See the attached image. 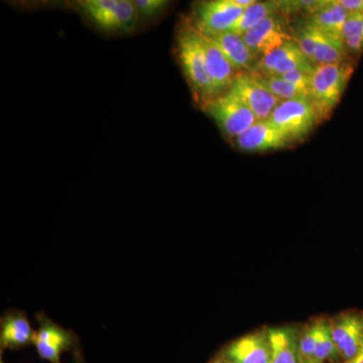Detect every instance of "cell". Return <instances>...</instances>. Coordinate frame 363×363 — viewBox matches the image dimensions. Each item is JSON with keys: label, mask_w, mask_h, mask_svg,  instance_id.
Here are the masks:
<instances>
[{"label": "cell", "mask_w": 363, "mask_h": 363, "mask_svg": "<svg viewBox=\"0 0 363 363\" xmlns=\"http://www.w3.org/2000/svg\"><path fill=\"white\" fill-rule=\"evenodd\" d=\"M177 51L184 75L203 108L214 99L207 71L201 33L191 21H183L177 35Z\"/></svg>", "instance_id": "obj_1"}, {"label": "cell", "mask_w": 363, "mask_h": 363, "mask_svg": "<svg viewBox=\"0 0 363 363\" xmlns=\"http://www.w3.org/2000/svg\"><path fill=\"white\" fill-rule=\"evenodd\" d=\"M353 68L350 64L316 66L312 74L309 100L318 118H327L340 101Z\"/></svg>", "instance_id": "obj_2"}, {"label": "cell", "mask_w": 363, "mask_h": 363, "mask_svg": "<svg viewBox=\"0 0 363 363\" xmlns=\"http://www.w3.org/2000/svg\"><path fill=\"white\" fill-rule=\"evenodd\" d=\"M77 6L107 33H130L138 26V11L130 0H82Z\"/></svg>", "instance_id": "obj_3"}, {"label": "cell", "mask_w": 363, "mask_h": 363, "mask_svg": "<svg viewBox=\"0 0 363 363\" xmlns=\"http://www.w3.org/2000/svg\"><path fill=\"white\" fill-rule=\"evenodd\" d=\"M204 109L222 133L230 138H238L257 121L247 105L231 91L215 98Z\"/></svg>", "instance_id": "obj_4"}, {"label": "cell", "mask_w": 363, "mask_h": 363, "mask_svg": "<svg viewBox=\"0 0 363 363\" xmlns=\"http://www.w3.org/2000/svg\"><path fill=\"white\" fill-rule=\"evenodd\" d=\"M269 121L283 131L291 142L303 140L319 123L316 111L308 98L281 102L272 112Z\"/></svg>", "instance_id": "obj_5"}, {"label": "cell", "mask_w": 363, "mask_h": 363, "mask_svg": "<svg viewBox=\"0 0 363 363\" xmlns=\"http://www.w3.org/2000/svg\"><path fill=\"white\" fill-rule=\"evenodd\" d=\"M243 11L245 9L235 0L197 2L194 6V25L200 33L206 35L231 32Z\"/></svg>", "instance_id": "obj_6"}, {"label": "cell", "mask_w": 363, "mask_h": 363, "mask_svg": "<svg viewBox=\"0 0 363 363\" xmlns=\"http://www.w3.org/2000/svg\"><path fill=\"white\" fill-rule=\"evenodd\" d=\"M315 68L316 66L305 56L298 45L290 40L271 54L260 58L250 73L279 77L289 72L301 70L312 75Z\"/></svg>", "instance_id": "obj_7"}, {"label": "cell", "mask_w": 363, "mask_h": 363, "mask_svg": "<svg viewBox=\"0 0 363 363\" xmlns=\"http://www.w3.org/2000/svg\"><path fill=\"white\" fill-rule=\"evenodd\" d=\"M240 98L257 117V121H267L281 100L272 95L255 74L242 72L229 90Z\"/></svg>", "instance_id": "obj_8"}, {"label": "cell", "mask_w": 363, "mask_h": 363, "mask_svg": "<svg viewBox=\"0 0 363 363\" xmlns=\"http://www.w3.org/2000/svg\"><path fill=\"white\" fill-rule=\"evenodd\" d=\"M286 21L283 13L276 14L242 35L245 44L259 60L294 40Z\"/></svg>", "instance_id": "obj_9"}, {"label": "cell", "mask_w": 363, "mask_h": 363, "mask_svg": "<svg viewBox=\"0 0 363 363\" xmlns=\"http://www.w3.org/2000/svg\"><path fill=\"white\" fill-rule=\"evenodd\" d=\"M39 328L35 332V344L40 357L51 363H61L62 353L71 350L75 337L70 331L54 323L45 315H38Z\"/></svg>", "instance_id": "obj_10"}, {"label": "cell", "mask_w": 363, "mask_h": 363, "mask_svg": "<svg viewBox=\"0 0 363 363\" xmlns=\"http://www.w3.org/2000/svg\"><path fill=\"white\" fill-rule=\"evenodd\" d=\"M331 323L339 355L350 362L363 350V315L343 313L331 320Z\"/></svg>", "instance_id": "obj_11"}, {"label": "cell", "mask_w": 363, "mask_h": 363, "mask_svg": "<svg viewBox=\"0 0 363 363\" xmlns=\"http://www.w3.org/2000/svg\"><path fill=\"white\" fill-rule=\"evenodd\" d=\"M201 33L203 48L210 80H211L215 98L225 94L233 87L234 81L240 72L236 70L224 52L219 49L213 40Z\"/></svg>", "instance_id": "obj_12"}, {"label": "cell", "mask_w": 363, "mask_h": 363, "mask_svg": "<svg viewBox=\"0 0 363 363\" xmlns=\"http://www.w3.org/2000/svg\"><path fill=\"white\" fill-rule=\"evenodd\" d=\"M223 358L229 363H272L269 332H255L234 341L224 350Z\"/></svg>", "instance_id": "obj_13"}, {"label": "cell", "mask_w": 363, "mask_h": 363, "mask_svg": "<svg viewBox=\"0 0 363 363\" xmlns=\"http://www.w3.org/2000/svg\"><path fill=\"white\" fill-rule=\"evenodd\" d=\"M290 143V138L269 119L257 121L252 128L235 138L238 149L245 152H266L283 149Z\"/></svg>", "instance_id": "obj_14"}, {"label": "cell", "mask_w": 363, "mask_h": 363, "mask_svg": "<svg viewBox=\"0 0 363 363\" xmlns=\"http://www.w3.org/2000/svg\"><path fill=\"white\" fill-rule=\"evenodd\" d=\"M206 35V33H204ZM207 37L213 40L218 45L219 49L224 52L231 64L235 67L236 70L242 72H252L253 67L259 61V58L253 54L252 50L247 47L242 37L233 32L222 33H208Z\"/></svg>", "instance_id": "obj_15"}, {"label": "cell", "mask_w": 363, "mask_h": 363, "mask_svg": "<svg viewBox=\"0 0 363 363\" xmlns=\"http://www.w3.org/2000/svg\"><path fill=\"white\" fill-rule=\"evenodd\" d=\"M35 332L21 312H9L1 321L0 344L2 350H16L35 342Z\"/></svg>", "instance_id": "obj_16"}, {"label": "cell", "mask_w": 363, "mask_h": 363, "mask_svg": "<svg viewBox=\"0 0 363 363\" xmlns=\"http://www.w3.org/2000/svg\"><path fill=\"white\" fill-rule=\"evenodd\" d=\"M272 344V363H301L300 336L293 327L267 329Z\"/></svg>", "instance_id": "obj_17"}, {"label": "cell", "mask_w": 363, "mask_h": 363, "mask_svg": "<svg viewBox=\"0 0 363 363\" xmlns=\"http://www.w3.org/2000/svg\"><path fill=\"white\" fill-rule=\"evenodd\" d=\"M347 52L341 35H330L320 30L313 64L320 66L346 63Z\"/></svg>", "instance_id": "obj_18"}, {"label": "cell", "mask_w": 363, "mask_h": 363, "mask_svg": "<svg viewBox=\"0 0 363 363\" xmlns=\"http://www.w3.org/2000/svg\"><path fill=\"white\" fill-rule=\"evenodd\" d=\"M350 14L338 0H326L323 6L310 16L309 23L323 33L341 35L344 23Z\"/></svg>", "instance_id": "obj_19"}, {"label": "cell", "mask_w": 363, "mask_h": 363, "mask_svg": "<svg viewBox=\"0 0 363 363\" xmlns=\"http://www.w3.org/2000/svg\"><path fill=\"white\" fill-rule=\"evenodd\" d=\"M278 13H281L279 1H255L252 6L245 9L231 32L242 37L245 33L260 25L262 21Z\"/></svg>", "instance_id": "obj_20"}, {"label": "cell", "mask_w": 363, "mask_h": 363, "mask_svg": "<svg viewBox=\"0 0 363 363\" xmlns=\"http://www.w3.org/2000/svg\"><path fill=\"white\" fill-rule=\"evenodd\" d=\"M337 355L339 352L334 342L331 320L321 319L314 355L311 362H308L323 363L325 360L336 357Z\"/></svg>", "instance_id": "obj_21"}, {"label": "cell", "mask_w": 363, "mask_h": 363, "mask_svg": "<svg viewBox=\"0 0 363 363\" xmlns=\"http://www.w3.org/2000/svg\"><path fill=\"white\" fill-rule=\"evenodd\" d=\"M257 76L262 85L281 101L297 99V98H308L309 99V94L307 92L300 89L292 83L288 82L285 79L277 77V76Z\"/></svg>", "instance_id": "obj_22"}, {"label": "cell", "mask_w": 363, "mask_h": 363, "mask_svg": "<svg viewBox=\"0 0 363 363\" xmlns=\"http://www.w3.org/2000/svg\"><path fill=\"white\" fill-rule=\"evenodd\" d=\"M320 30L316 26L310 23L309 21L305 23L303 28L298 30V32L294 35V42L298 45L301 51L304 52L306 57L313 63L314 58L315 50L319 38Z\"/></svg>", "instance_id": "obj_23"}, {"label": "cell", "mask_w": 363, "mask_h": 363, "mask_svg": "<svg viewBox=\"0 0 363 363\" xmlns=\"http://www.w3.org/2000/svg\"><path fill=\"white\" fill-rule=\"evenodd\" d=\"M320 323H321V319L312 322L309 326L306 327L302 335L300 336L301 360L311 362L313 355H314L315 347H316Z\"/></svg>", "instance_id": "obj_24"}, {"label": "cell", "mask_w": 363, "mask_h": 363, "mask_svg": "<svg viewBox=\"0 0 363 363\" xmlns=\"http://www.w3.org/2000/svg\"><path fill=\"white\" fill-rule=\"evenodd\" d=\"M136 11H138V16L143 18H156L157 14L162 13L169 2L164 0H135L133 1Z\"/></svg>", "instance_id": "obj_25"}, {"label": "cell", "mask_w": 363, "mask_h": 363, "mask_svg": "<svg viewBox=\"0 0 363 363\" xmlns=\"http://www.w3.org/2000/svg\"><path fill=\"white\" fill-rule=\"evenodd\" d=\"M279 77L285 79L288 82L297 86L298 88L305 91L309 94L310 97V87H311V74L306 73L304 71L295 70L289 72L285 75L279 76Z\"/></svg>", "instance_id": "obj_26"}, {"label": "cell", "mask_w": 363, "mask_h": 363, "mask_svg": "<svg viewBox=\"0 0 363 363\" xmlns=\"http://www.w3.org/2000/svg\"><path fill=\"white\" fill-rule=\"evenodd\" d=\"M348 52L359 54L363 52V26L358 28L352 35L344 40Z\"/></svg>", "instance_id": "obj_27"}, {"label": "cell", "mask_w": 363, "mask_h": 363, "mask_svg": "<svg viewBox=\"0 0 363 363\" xmlns=\"http://www.w3.org/2000/svg\"><path fill=\"white\" fill-rule=\"evenodd\" d=\"M338 2L350 13H363V0H338Z\"/></svg>", "instance_id": "obj_28"}, {"label": "cell", "mask_w": 363, "mask_h": 363, "mask_svg": "<svg viewBox=\"0 0 363 363\" xmlns=\"http://www.w3.org/2000/svg\"><path fill=\"white\" fill-rule=\"evenodd\" d=\"M345 363H363V350L359 354L353 358V359L350 360V362H346Z\"/></svg>", "instance_id": "obj_29"}, {"label": "cell", "mask_w": 363, "mask_h": 363, "mask_svg": "<svg viewBox=\"0 0 363 363\" xmlns=\"http://www.w3.org/2000/svg\"><path fill=\"white\" fill-rule=\"evenodd\" d=\"M212 363H229V362H227L225 358L222 357V358H219V359L215 360V362H213Z\"/></svg>", "instance_id": "obj_30"}, {"label": "cell", "mask_w": 363, "mask_h": 363, "mask_svg": "<svg viewBox=\"0 0 363 363\" xmlns=\"http://www.w3.org/2000/svg\"><path fill=\"white\" fill-rule=\"evenodd\" d=\"M74 363H81V362L79 359H76L75 362H74Z\"/></svg>", "instance_id": "obj_31"}, {"label": "cell", "mask_w": 363, "mask_h": 363, "mask_svg": "<svg viewBox=\"0 0 363 363\" xmlns=\"http://www.w3.org/2000/svg\"><path fill=\"white\" fill-rule=\"evenodd\" d=\"M301 363H312V362H304V360H301Z\"/></svg>", "instance_id": "obj_32"}]
</instances>
